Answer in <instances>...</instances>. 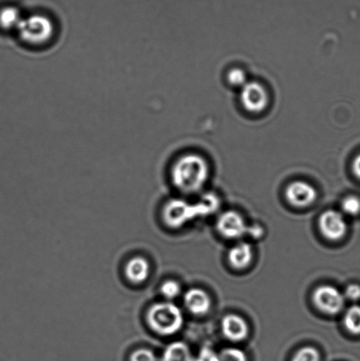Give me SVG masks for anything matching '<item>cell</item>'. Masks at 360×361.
I'll return each instance as SVG.
<instances>
[{
    "label": "cell",
    "mask_w": 360,
    "mask_h": 361,
    "mask_svg": "<svg viewBox=\"0 0 360 361\" xmlns=\"http://www.w3.org/2000/svg\"><path fill=\"white\" fill-rule=\"evenodd\" d=\"M209 177L207 161L195 154H185L173 165L171 179L178 190L195 193L205 186Z\"/></svg>",
    "instance_id": "obj_1"
},
{
    "label": "cell",
    "mask_w": 360,
    "mask_h": 361,
    "mask_svg": "<svg viewBox=\"0 0 360 361\" xmlns=\"http://www.w3.org/2000/svg\"><path fill=\"white\" fill-rule=\"evenodd\" d=\"M219 199L212 193L205 195L197 204L191 205L183 199L174 198L163 209L164 222L171 229H180L197 217L207 216L218 209Z\"/></svg>",
    "instance_id": "obj_2"
},
{
    "label": "cell",
    "mask_w": 360,
    "mask_h": 361,
    "mask_svg": "<svg viewBox=\"0 0 360 361\" xmlns=\"http://www.w3.org/2000/svg\"><path fill=\"white\" fill-rule=\"evenodd\" d=\"M184 315L172 302H160L152 306L147 312V322L158 334H176L184 325Z\"/></svg>",
    "instance_id": "obj_3"
},
{
    "label": "cell",
    "mask_w": 360,
    "mask_h": 361,
    "mask_svg": "<svg viewBox=\"0 0 360 361\" xmlns=\"http://www.w3.org/2000/svg\"><path fill=\"white\" fill-rule=\"evenodd\" d=\"M16 31L24 43L31 46H42L53 40L56 29L49 17L36 13L23 17Z\"/></svg>",
    "instance_id": "obj_4"
},
{
    "label": "cell",
    "mask_w": 360,
    "mask_h": 361,
    "mask_svg": "<svg viewBox=\"0 0 360 361\" xmlns=\"http://www.w3.org/2000/svg\"><path fill=\"white\" fill-rule=\"evenodd\" d=\"M313 301L321 311L328 315H337L345 307V298L337 288L324 285L315 289Z\"/></svg>",
    "instance_id": "obj_5"
},
{
    "label": "cell",
    "mask_w": 360,
    "mask_h": 361,
    "mask_svg": "<svg viewBox=\"0 0 360 361\" xmlns=\"http://www.w3.org/2000/svg\"><path fill=\"white\" fill-rule=\"evenodd\" d=\"M241 102L246 111L259 114L265 111L269 105L268 92L258 82L248 81L242 88Z\"/></svg>",
    "instance_id": "obj_6"
},
{
    "label": "cell",
    "mask_w": 360,
    "mask_h": 361,
    "mask_svg": "<svg viewBox=\"0 0 360 361\" xmlns=\"http://www.w3.org/2000/svg\"><path fill=\"white\" fill-rule=\"evenodd\" d=\"M319 228L326 238L338 240L346 235L347 223L341 212L335 210H328L321 213L319 219Z\"/></svg>",
    "instance_id": "obj_7"
},
{
    "label": "cell",
    "mask_w": 360,
    "mask_h": 361,
    "mask_svg": "<svg viewBox=\"0 0 360 361\" xmlns=\"http://www.w3.org/2000/svg\"><path fill=\"white\" fill-rule=\"evenodd\" d=\"M248 228L242 216L235 211L222 213L217 222L218 231L225 238H240L248 233Z\"/></svg>",
    "instance_id": "obj_8"
},
{
    "label": "cell",
    "mask_w": 360,
    "mask_h": 361,
    "mask_svg": "<svg viewBox=\"0 0 360 361\" xmlns=\"http://www.w3.org/2000/svg\"><path fill=\"white\" fill-rule=\"evenodd\" d=\"M287 201L297 207H307L317 200V191L311 184L303 181H296L286 187Z\"/></svg>",
    "instance_id": "obj_9"
},
{
    "label": "cell",
    "mask_w": 360,
    "mask_h": 361,
    "mask_svg": "<svg viewBox=\"0 0 360 361\" xmlns=\"http://www.w3.org/2000/svg\"><path fill=\"white\" fill-rule=\"evenodd\" d=\"M223 334L231 341L239 342L249 335V325L244 319L237 315H228L221 322Z\"/></svg>",
    "instance_id": "obj_10"
},
{
    "label": "cell",
    "mask_w": 360,
    "mask_h": 361,
    "mask_svg": "<svg viewBox=\"0 0 360 361\" xmlns=\"http://www.w3.org/2000/svg\"><path fill=\"white\" fill-rule=\"evenodd\" d=\"M184 304L188 311L195 315H204L210 311L212 301L207 292L200 288H192L186 292Z\"/></svg>",
    "instance_id": "obj_11"
},
{
    "label": "cell",
    "mask_w": 360,
    "mask_h": 361,
    "mask_svg": "<svg viewBox=\"0 0 360 361\" xmlns=\"http://www.w3.org/2000/svg\"><path fill=\"white\" fill-rule=\"evenodd\" d=\"M149 275L150 264L144 257H133L126 264L125 276L132 284H143L149 278Z\"/></svg>",
    "instance_id": "obj_12"
},
{
    "label": "cell",
    "mask_w": 360,
    "mask_h": 361,
    "mask_svg": "<svg viewBox=\"0 0 360 361\" xmlns=\"http://www.w3.org/2000/svg\"><path fill=\"white\" fill-rule=\"evenodd\" d=\"M252 246L248 243L236 244L228 252V260L235 269L242 270L248 267L253 260Z\"/></svg>",
    "instance_id": "obj_13"
},
{
    "label": "cell",
    "mask_w": 360,
    "mask_h": 361,
    "mask_svg": "<svg viewBox=\"0 0 360 361\" xmlns=\"http://www.w3.org/2000/svg\"><path fill=\"white\" fill-rule=\"evenodd\" d=\"M190 348L183 342H174L164 350L162 361H193Z\"/></svg>",
    "instance_id": "obj_14"
},
{
    "label": "cell",
    "mask_w": 360,
    "mask_h": 361,
    "mask_svg": "<svg viewBox=\"0 0 360 361\" xmlns=\"http://www.w3.org/2000/svg\"><path fill=\"white\" fill-rule=\"evenodd\" d=\"M22 19V13L15 6H5L0 10V27L3 29L17 30Z\"/></svg>",
    "instance_id": "obj_15"
},
{
    "label": "cell",
    "mask_w": 360,
    "mask_h": 361,
    "mask_svg": "<svg viewBox=\"0 0 360 361\" xmlns=\"http://www.w3.org/2000/svg\"><path fill=\"white\" fill-rule=\"evenodd\" d=\"M345 327L352 334H360V307L352 306L345 312L344 318Z\"/></svg>",
    "instance_id": "obj_16"
},
{
    "label": "cell",
    "mask_w": 360,
    "mask_h": 361,
    "mask_svg": "<svg viewBox=\"0 0 360 361\" xmlns=\"http://www.w3.org/2000/svg\"><path fill=\"white\" fill-rule=\"evenodd\" d=\"M291 361H320V353L313 346H305L294 354Z\"/></svg>",
    "instance_id": "obj_17"
},
{
    "label": "cell",
    "mask_w": 360,
    "mask_h": 361,
    "mask_svg": "<svg viewBox=\"0 0 360 361\" xmlns=\"http://www.w3.org/2000/svg\"><path fill=\"white\" fill-rule=\"evenodd\" d=\"M219 361H248L244 352L235 347H229L219 353Z\"/></svg>",
    "instance_id": "obj_18"
},
{
    "label": "cell",
    "mask_w": 360,
    "mask_h": 361,
    "mask_svg": "<svg viewBox=\"0 0 360 361\" xmlns=\"http://www.w3.org/2000/svg\"><path fill=\"white\" fill-rule=\"evenodd\" d=\"M181 288L179 283L176 281L169 280L163 283L160 287V293L167 300H173L179 297Z\"/></svg>",
    "instance_id": "obj_19"
},
{
    "label": "cell",
    "mask_w": 360,
    "mask_h": 361,
    "mask_svg": "<svg viewBox=\"0 0 360 361\" xmlns=\"http://www.w3.org/2000/svg\"><path fill=\"white\" fill-rule=\"evenodd\" d=\"M341 207L345 214L356 216L360 212V199L353 196L345 198L342 202Z\"/></svg>",
    "instance_id": "obj_20"
},
{
    "label": "cell",
    "mask_w": 360,
    "mask_h": 361,
    "mask_svg": "<svg viewBox=\"0 0 360 361\" xmlns=\"http://www.w3.org/2000/svg\"><path fill=\"white\" fill-rule=\"evenodd\" d=\"M228 81L235 88H242L248 82L245 72L239 68L233 69L228 72Z\"/></svg>",
    "instance_id": "obj_21"
},
{
    "label": "cell",
    "mask_w": 360,
    "mask_h": 361,
    "mask_svg": "<svg viewBox=\"0 0 360 361\" xmlns=\"http://www.w3.org/2000/svg\"><path fill=\"white\" fill-rule=\"evenodd\" d=\"M130 361H156V357L152 350L142 348L136 350L130 355Z\"/></svg>",
    "instance_id": "obj_22"
},
{
    "label": "cell",
    "mask_w": 360,
    "mask_h": 361,
    "mask_svg": "<svg viewBox=\"0 0 360 361\" xmlns=\"http://www.w3.org/2000/svg\"><path fill=\"white\" fill-rule=\"evenodd\" d=\"M344 297L352 301L360 300V285L356 284L348 285L347 288L345 289Z\"/></svg>",
    "instance_id": "obj_23"
},
{
    "label": "cell",
    "mask_w": 360,
    "mask_h": 361,
    "mask_svg": "<svg viewBox=\"0 0 360 361\" xmlns=\"http://www.w3.org/2000/svg\"><path fill=\"white\" fill-rule=\"evenodd\" d=\"M248 233L254 238H259V237L263 235V229L262 226L258 225L249 226Z\"/></svg>",
    "instance_id": "obj_24"
},
{
    "label": "cell",
    "mask_w": 360,
    "mask_h": 361,
    "mask_svg": "<svg viewBox=\"0 0 360 361\" xmlns=\"http://www.w3.org/2000/svg\"><path fill=\"white\" fill-rule=\"evenodd\" d=\"M353 172L356 177L360 179V154L355 158L354 163H353Z\"/></svg>",
    "instance_id": "obj_25"
}]
</instances>
